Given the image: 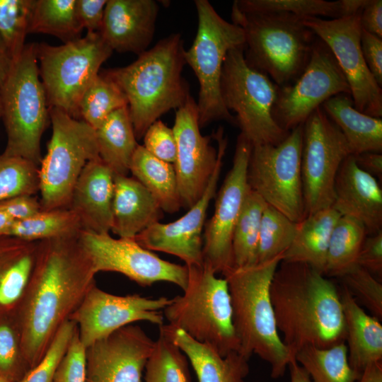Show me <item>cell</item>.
<instances>
[{
  "mask_svg": "<svg viewBox=\"0 0 382 382\" xmlns=\"http://www.w3.org/2000/svg\"><path fill=\"white\" fill-rule=\"evenodd\" d=\"M79 236L39 243L36 261L16 314L30 369L39 362L59 327L96 284V274Z\"/></svg>",
  "mask_w": 382,
  "mask_h": 382,
  "instance_id": "1",
  "label": "cell"
},
{
  "mask_svg": "<svg viewBox=\"0 0 382 382\" xmlns=\"http://www.w3.org/2000/svg\"><path fill=\"white\" fill-rule=\"evenodd\" d=\"M278 331L290 357L306 347L345 342L342 305L335 285L309 265L282 260L270 286Z\"/></svg>",
  "mask_w": 382,
  "mask_h": 382,
  "instance_id": "2",
  "label": "cell"
},
{
  "mask_svg": "<svg viewBox=\"0 0 382 382\" xmlns=\"http://www.w3.org/2000/svg\"><path fill=\"white\" fill-rule=\"evenodd\" d=\"M185 48L173 33L138 55L132 64L103 71L125 93L137 139L166 112L181 107L191 96L183 78Z\"/></svg>",
  "mask_w": 382,
  "mask_h": 382,
  "instance_id": "3",
  "label": "cell"
},
{
  "mask_svg": "<svg viewBox=\"0 0 382 382\" xmlns=\"http://www.w3.org/2000/svg\"><path fill=\"white\" fill-rule=\"evenodd\" d=\"M283 255L245 267H233L224 274L228 286L233 323L239 353L250 359L257 354L267 361L274 379L284 375L292 359L276 325L270 286Z\"/></svg>",
  "mask_w": 382,
  "mask_h": 382,
  "instance_id": "4",
  "label": "cell"
},
{
  "mask_svg": "<svg viewBox=\"0 0 382 382\" xmlns=\"http://www.w3.org/2000/svg\"><path fill=\"white\" fill-rule=\"evenodd\" d=\"M302 18L288 13H245L233 4L232 23L244 32L247 63L279 87L292 83L309 59L316 35Z\"/></svg>",
  "mask_w": 382,
  "mask_h": 382,
  "instance_id": "5",
  "label": "cell"
},
{
  "mask_svg": "<svg viewBox=\"0 0 382 382\" xmlns=\"http://www.w3.org/2000/svg\"><path fill=\"white\" fill-rule=\"evenodd\" d=\"M183 294L171 299L163 316L174 329H180L196 341L226 357L238 352L226 279L216 277L209 267L189 266Z\"/></svg>",
  "mask_w": 382,
  "mask_h": 382,
  "instance_id": "6",
  "label": "cell"
},
{
  "mask_svg": "<svg viewBox=\"0 0 382 382\" xmlns=\"http://www.w3.org/2000/svg\"><path fill=\"white\" fill-rule=\"evenodd\" d=\"M1 119L6 132L4 154L25 158L38 167L40 140L50 120L35 43L26 44L0 90Z\"/></svg>",
  "mask_w": 382,
  "mask_h": 382,
  "instance_id": "7",
  "label": "cell"
},
{
  "mask_svg": "<svg viewBox=\"0 0 382 382\" xmlns=\"http://www.w3.org/2000/svg\"><path fill=\"white\" fill-rule=\"evenodd\" d=\"M244 48L234 47L225 57L220 84L224 105L236 113L241 133L253 146L277 145L289 132L282 129L273 117L279 86L247 63Z\"/></svg>",
  "mask_w": 382,
  "mask_h": 382,
  "instance_id": "8",
  "label": "cell"
},
{
  "mask_svg": "<svg viewBox=\"0 0 382 382\" xmlns=\"http://www.w3.org/2000/svg\"><path fill=\"white\" fill-rule=\"evenodd\" d=\"M39 74L49 108L80 119V100L112 50L99 33L59 46L35 43Z\"/></svg>",
  "mask_w": 382,
  "mask_h": 382,
  "instance_id": "9",
  "label": "cell"
},
{
  "mask_svg": "<svg viewBox=\"0 0 382 382\" xmlns=\"http://www.w3.org/2000/svg\"><path fill=\"white\" fill-rule=\"evenodd\" d=\"M198 25L191 47L185 51L186 64L193 70L199 84L197 103L199 125L203 127L217 120L236 122L224 105L221 76L228 52L245 46L243 29L224 20L207 0H195Z\"/></svg>",
  "mask_w": 382,
  "mask_h": 382,
  "instance_id": "10",
  "label": "cell"
},
{
  "mask_svg": "<svg viewBox=\"0 0 382 382\" xmlns=\"http://www.w3.org/2000/svg\"><path fill=\"white\" fill-rule=\"evenodd\" d=\"M49 112L52 136L38 168L43 210L69 208L85 166L100 158L94 129L59 109L49 108Z\"/></svg>",
  "mask_w": 382,
  "mask_h": 382,
  "instance_id": "11",
  "label": "cell"
},
{
  "mask_svg": "<svg viewBox=\"0 0 382 382\" xmlns=\"http://www.w3.org/2000/svg\"><path fill=\"white\" fill-rule=\"evenodd\" d=\"M303 125L291 129L277 145L253 146L247 172L250 190L296 223L306 216L301 178Z\"/></svg>",
  "mask_w": 382,
  "mask_h": 382,
  "instance_id": "12",
  "label": "cell"
},
{
  "mask_svg": "<svg viewBox=\"0 0 382 382\" xmlns=\"http://www.w3.org/2000/svg\"><path fill=\"white\" fill-rule=\"evenodd\" d=\"M349 154L341 130L322 107L316 109L303 125L301 178L306 216L332 207L337 173Z\"/></svg>",
  "mask_w": 382,
  "mask_h": 382,
  "instance_id": "13",
  "label": "cell"
},
{
  "mask_svg": "<svg viewBox=\"0 0 382 382\" xmlns=\"http://www.w3.org/2000/svg\"><path fill=\"white\" fill-rule=\"evenodd\" d=\"M342 93L350 96L348 83L328 47L317 37L303 71L292 83L279 87L273 117L290 132L326 100Z\"/></svg>",
  "mask_w": 382,
  "mask_h": 382,
  "instance_id": "14",
  "label": "cell"
},
{
  "mask_svg": "<svg viewBox=\"0 0 382 382\" xmlns=\"http://www.w3.org/2000/svg\"><path fill=\"white\" fill-rule=\"evenodd\" d=\"M361 11L330 20L304 17L302 21L331 51L348 83L354 108L381 117V87L370 72L361 49Z\"/></svg>",
  "mask_w": 382,
  "mask_h": 382,
  "instance_id": "15",
  "label": "cell"
},
{
  "mask_svg": "<svg viewBox=\"0 0 382 382\" xmlns=\"http://www.w3.org/2000/svg\"><path fill=\"white\" fill-rule=\"evenodd\" d=\"M79 240L96 274L118 272L142 286L157 282L175 284L183 291L187 286L188 270L185 265L161 259L134 238H115L109 233L82 231Z\"/></svg>",
  "mask_w": 382,
  "mask_h": 382,
  "instance_id": "16",
  "label": "cell"
},
{
  "mask_svg": "<svg viewBox=\"0 0 382 382\" xmlns=\"http://www.w3.org/2000/svg\"><path fill=\"white\" fill-rule=\"evenodd\" d=\"M252 144L243 134L237 139L231 168L216 195L212 216L204 224L203 265L216 274L233 267L232 238L234 228L250 190L247 172Z\"/></svg>",
  "mask_w": 382,
  "mask_h": 382,
  "instance_id": "17",
  "label": "cell"
},
{
  "mask_svg": "<svg viewBox=\"0 0 382 382\" xmlns=\"http://www.w3.org/2000/svg\"><path fill=\"white\" fill-rule=\"evenodd\" d=\"M171 299H151L138 294L115 295L94 284L71 314L69 320L77 326L79 337L86 348L115 330L137 321L163 324L164 309Z\"/></svg>",
  "mask_w": 382,
  "mask_h": 382,
  "instance_id": "18",
  "label": "cell"
},
{
  "mask_svg": "<svg viewBox=\"0 0 382 382\" xmlns=\"http://www.w3.org/2000/svg\"><path fill=\"white\" fill-rule=\"evenodd\" d=\"M217 141L218 161L202 197L183 216L168 224L157 222L134 238L149 250L161 251L177 256L187 267L203 264V228L211 200L216 195L227 139L220 127L214 134Z\"/></svg>",
  "mask_w": 382,
  "mask_h": 382,
  "instance_id": "19",
  "label": "cell"
},
{
  "mask_svg": "<svg viewBox=\"0 0 382 382\" xmlns=\"http://www.w3.org/2000/svg\"><path fill=\"white\" fill-rule=\"evenodd\" d=\"M175 170L182 207L188 210L202 197L218 161L211 137L202 136L197 103L190 96L175 112Z\"/></svg>",
  "mask_w": 382,
  "mask_h": 382,
  "instance_id": "20",
  "label": "cell"
},
{
  "mask_svg": "<svg viewBox=\"0 0 382 382\" xmlns=\"http://www.w3.org/2000/svg\"><path fill=\"white\" fill-rule=\"evenodd\" d=\"M154 342L132 324L97 340L86 348L85 382H141Z\"/></svg>",
  "mask_w": 382,
  "mask_h": 382,
  "instance_id": "21",
  "label": "cell"
},
{
  "mask_svg": "<svg viewBox=\"0 0 382 382\" xmlns=\"http://www.w3.org/2000/svg\"><path fill=\"white\" fill-rule=\"evenodd\" d=\"M158 9L154 0H108L99 33L112 51L139 55L153 40Z\"/></svg>",
  "mask_w": 382,
  "mask_h": 382,
  "instance_id": "22",
  "label": "cell"
},
{
  "mask_svg": "<svg viewBox=\"0 0 382 382\" xmlns=\"http://www.w3.org/2000/svg\"><path fill=\"white\" fill-rule=\"evenodd\" d=\"M332 207L364 224L367 234L381 231L382 190L376 178L357 165L354 155L342 161L334 185Z\"/></svg>",
  "mask_w": 382,
  "mask_h": 382,
  "instance_id": "23",
  "label": "cell"
},
{
  "mask_svg": "<svg viewBox=\"0 0 382 382\" xmlns=\"http://www.w3.org/2000/svg\"><path fill=\"white\" fill-rule=\"evenodd\" d=\"M113 193L112 171L100 158L90 161L75 185L69 206L79 218L83 231L109 233Z\"/></svg>",
  "mask_w": 382,
  "mask_h": 382,
  "instance_id": "24",
  "label": "cell"
},
{
  "mask_svg": "<svg viewBox=\"0 0 382 382\" xmlns=\"http://www.w3.org/2000/svg\"><path fill=\"white\" fill-rule=\"evenodd\" d=\"M112 213L111 231L127 238H134L163 216L157 200L141 183L119 175H114Z\"/></svg>",
  "mask_w": 382,
  "mask_h": 382,
  "instance_id": "25",
  "label": "cell"
},
{
  "mask_svg": "<svg viewBox=\"0 0 382 382\" xmlns=\"http://www.w3.org/2000/svg\"><path fill=\"white\" fill-rule=\"evenodd\" d=\"M39 243L0 236V316L17 314L36 261Z\"/></svg>",
  "mask_w": 382,
  "mask_h": 382,
  "instance_id": "26",
  "label": "cell"
},
{
  "mask_svg": "<svg viewBox=\"0 0 382 382\" xmlns=\"http://www.w3.org/2000/svg\"><path fill=\"white\" fill-rule=\"evenodd\" d=\"M340 298L349 364L361 376L367 366L382 361V325L362 309L344 285Z\"/></svg>",
  "mask_w": 382,
  "mask_h": 382,
  "instance_id": "27",
  "label": "cell"
},
{
  "mask_svg": "<svg viewBox=\"0 0 382 382\" xmlns=\"http://www.w3.org/2000/svg\"><path fill=\"white\" fill-rule=\"evenodd\" d=\"M173 340L190 362L198 382H245L249 359L238 352L222 357L180 329L173 328Z\"/></svg>",
  "mask_w": 382,
  "mask_h": 382,
  "instance_id": "28",
  "label": "cell"
},
{
  "mask_svg": "<svg viewBox=\"0 0 382 382\" xmlns=\"http://www.w3.org/2000/svg\"><path fill=\"white\" fill-rule=\"evenodd\" d=\"M341 216L332 207L306 215L298 223L294 238L282 260L306 264L324 274L330 238Z\"/></svg>",
  "mask_w": 382,
  "mask_h": 382,
  "instance_id": "29",
  "label": "cell"
},
{
  "mask_svg": "<svg viewBox=\"0 0 382 382\" xmlns=\"http://www.w3.org/2000/svg\"><path fill=\"white\" fill-rule=\"evenodd\" d=\"M339 127L348 144L351 154L382 151V120L357 110L347 94H339L321 106Z\"/></svg>",
  "mask_w": 382,
  "mask_h": 382,
  "instance_id": "30",
  "label": "cell"
},
{
  "mask_svg": "<svg viewBox=\"0 0 382 382\" xmlns=\"http://www.w3.org/2000/svg\"><path fill=\"white\" fill-rule=\"evenodd\" d=\"M95 132L100 158L114 175H127L139 146L128 106L111 113Z\"/></svg>",
  "mask_w": 382,
  "mask_h": 382,
  "instance_id": "31",
  "label": "cell"
},
{
  "mask_svg": "<svg viewBox=\"0 0 382 382\" xmlns=\"http://www.w3.org/2000/svg\"><path fill=\"white\" fill-rule=\"evenodd\" d=\"M129 173L154 197L163 212L173 214L182 208L173 164L156 158L139 144Z\"/></svg>",
  "mask_w": 382,
  "mask_h": 382,
  "instance_id": "32",
  "label": "cell"
},
{
  "mask_svg": "<svg viewBox=\"0 0 382 382\" xmlns=\"http://www.w3.org/2000/svg\"><path fill=\"white\" fill-rule=\"evenodd\" d=\"M76 0H35L28 34L53 35L64 44L81 37L83 30L76 11Z\"/></svg>",
  "mask_w": 382,
  "mask_h": 382,
  "instance_id": "33",
  "label": "cell"
},
{
  "mask_svg": "<svg viewBox=\"0 0 382 382\" xmlns=\"http://www.w3.org/2000/svg\"><path fill=\"white\" fill-rule=\"evenodd\" d=\"M295 359L307 371L312 382H357L361 376L349 364L345 342L328 348L304 347Z\"/></svg>",
  "mask_w": 382,
  "mask_h": 382,
  "instance_id": "34",
  "label": "cell"
},
{
  "mask_svg": "<svg viewBox=\"0 0 382 382\" xmlns=\"http://www.w3.org/2000/svg\"><path fill=\"white\" fill-rule=\"evenodd\" d=\"M366 236L362 223L350 216H341L330 238L324 274L341 277L357 265Z\"/></svg>",
  "mask_w": 382,
  "mask_h": 382,
  "instance_id": "35",
  "label": "cell"
},
{
  "mask_svg": "<svg viewBox=\"0 0 382 382\" xmlns=\"http://www.w3.org/2000/svg\"><path fill=\"white\" fill-rule=\"evenodd\" d=\"M173 328L159 326V335L145 365V382H191L188 359L173 340Z\"/></svg>",
  "mask_w": 382,
  "mask_h": 382,
  "instance_id": "36",
  "label": "cell"
},
{
  "mask_svg": "<svg viewBox=\"0 0 382 382\" xmlns=\"http://www.w3.org/2000/svg\"><path fill=\"white\" fill-rule=\"evenodd\" d=\"M79 218L69 208L41 209L33 216L14 221L7 236L30 241L79 236L82 231Z\"/></svg>",
  "mask_w": 382,
  "mask_h": 382,
  "instance_id": "37",
  "label": "cell"
},
{
  "mask_svg": "<svg viewBox=\"0 0 382 382\" xmlns=\"http://www.w3.org/2000/svg\"><path fill=\"white\" fill-rule=\"evenodd\" d=\"M267 206L266 202L250 188L233 231V267H245L257 264L260 224Z\"/></svg>",
  "mask_w": 382,
  "mask_h": 382,
  "instance_id": "38",
  "label": "cell"
},
{
  "mask_svg": "<svg viewBox=\"0 0 382 382\" xmlns=\"http://www.w3.org/2000/svg\"><path fill=\"white\" fill-rule=\"evenodd\" d=\"M126 106L128 102L123 91L102 72L84 92L79 103V117L96 129L111 113Z\"/></svg>",
  "mask_w": 382,
  "mask_h": 382,
  "instance_id": "39",
  "label": "cell"
},
{
  "mask_svg": "<svg viewBox=\"0 0 382 382\" xmlns=\"http://www.w3.org/2000/svg\"><path fill=\"white\" fill-rule=\"evenodd\" d=\"M236 7L245 13H279L298 17H329L332 19L347 16L343 0H237Z\"/></svg>",
  "mask_w": 382,
  "mask_h": 382,
  "instance_id": "40",
  "label": "cell"
},
{
  "mask_svg": "<svg viewBox=\"0 0 382 382\" xmlns=\"http://www.w3.org/2000/svg\"><path fill=\"white\" fill-rule=\"evenodd\" d=\"M297 224L267 204L260 224L257 264L283 255L294 238Z\"/></svg>",
  "mask_w": 382,
  "mask_h": 382,
  "instance_id": "41",
  "label": "cell"
},
{
  "mask_svg": "<svg viewBox=\"0 0 382 382\" xmlns=\"http://www.w3.org/2000/svg\"><path fill=\"white\" fill-rule=\"evenodd\" d=\"M35 0H0V40L14 61L25 46Z\"/></svg>",
  "mask_w": 382,
  "mask_h": 382,
  "instance_id": "42",
  "label": "cell"
},
{
  "mask_svg": "<svg viewBox=\"0 0 382 382\" xmlns=\"http://www.w3.org/2000/svg\"><path fill=\"white\" fill-rule=\"evenodd\" d=\"M29 370L17 315L0 316V378L19 382Z\"/></svg>",
  "mask_w": 382,
  "mask_h": 382,
  "instance_id": "43",
  "label": "cell"
},
{
  "mask_svg": "<svg viewBox=\"0 0 382 382\" xmlns=\"http://www.w3.org/2000/svg\"><path fill=\"white\" fill-rule=\"evenodd\" d=\"M38 166L16 156L0 154V202L39 191Z\"/></svg>",
  "mask_w": 382,
  "mask_h": 382,
  "instance_id": "44",
  "label": "cell"
},
{
  "mask_svg": "<svg viewBox=\"0 0 382 382\" xmlns=\"http://www.w3.org/2000/svg\"><path fill=\"white\" fill-rule=\"evenodd\" d=\"M76 330L74 321L66 320L57 331L39 362L19 382H53L57 369Z\"/></svg>",
  "mask_w": 382,
  "mask_h": 382,
  "instance_id": "45",
  "label": "cell"
},
{
  "mask_svg": "<svg viewBox=\"0 0 382 382\" xmlns=\"http://www.w3.org/2000/svg\"><path fill=\"white\" fill-rule=\"evenodd\" d=\"M343 285L378 319L382 318V284L373 274L356 265L341 277Z\"/></svg>",
  "mask_w": 382,
  "mask_h": 382,
  "instance_id": "46",
  "label": "cell"
},
{
  "mask_svg": "<svg viewBox=\"0 0 382 382\" xmlns=\"http://www.w3.org/2000/svg\"><path fill=\"white\" fill-rule=\"evenodd\" d=\"M146 150L156 158L173 164L176 158V141L173 130L158 120L152 123L144 137Z\"/></svg>",
  "mask_w": 382,
  "mask_h": 382,
  "instance_id": "47",
  "label": "cell"
},
{
  "mask_svg": "<svg viewBox=\"0 0 382 382\" xmlns=\"http://www.w3.org/2000/svg\"><path fill=\"white\" fill-rule=\"evenodd\" d=\"M86 347L76 330L54 376L53 382H85Z\"/></svg>",
  "mask_w": 382,
  "mask_h": 382,
  "instance_id": "48",
  "label": "cell"
},
{
  "mask_svg": "<svg viewBox=\"0 0 382 382\" xmlns=\"http://www.w3.org/2000/svg\"><path fill=\"white\" fill-rule=\"evenodd\" d=\"M357 265L373 275L382 276V230L366 237L357 260Z\"/></svg>",
  "mask_w": 382,
  "mask_h": 382,
  "instance_id": "49",
  "label": "cell"
},
{
  "mask_svg": "<svg viewBox=\"0 0 382 382\" xmlns=\"http://www.w3.org/2000/svg\"><path fill=\"white\" fill-rule=\"evenodd\" d=\"M382 38L361 29L360 43L366 64L378 83L382 85Z\"/></svg>",
  "mask_w": 382,
  "mask_h": 382,
  "instance_id": "50",
  "label": "cell"
},
{
  "mask_svg": "<svg viewBox=\"0 0 382 382\" xmlns=\"http://www.w3.org/2000/svg\"><path fill=\"white\" fill-rule=\"evenodd\" d=\"M108 0H76V11L78 20L87 33H99Z\"/></svg>",
  "mask_w": 382,
  "mask_h": 382,
  "instance_id": "51",
  "label": "cell"
},
{
  "mask_svg": "<svg viewBox=\"0 0 382 382\" xmlns=\"http://www.w3.org/2000/svg\"><path fill=\"white\" fill-rule=\"evenodd\" d=\"M41 209L40 200L34 195H18L0 202V211L14 221L28 219Z\"/></svg>",
  "mask_w": 382,
  "mask_h": 382,
  "instance_id": "52",
  "label": "cell"
},
{
  "mask_svg": "<svg viewBox=\"0 0 382 382\" xmlns=\"http://www.w3.org/2000/svg\"><path fill=\"white\" fill-rule=\"evenodd\" d=\"M361 29L382 38V1L369 0L360 13Z\"/></svg>",
  "mask_w": 382,
  "mask_h": 382,
  "instance_id": "53",
  "label": "cell"
},
{
  "mask_svg": "<svg viewBox=\"0 0 382 382\" xmlns=\"http://www.w3.org/2000/svg\"><path fill=\"white\" fill-rule=\"evenodd\" d=\"M357 165L375 178L382 179V155L377 152H363L354 155Z\"/></svg>",
  "mask_w": 382,
  "mask_h": 382,
  "instance_id": "54",
  "label": "cell"
},
{
  "mask_svg": "<svg viewBox=\"0 0 382 382\" xmlns=\"http://www.w3.org/2000/svg\"><path fill=\"white\" fill-rule=\"evenodd\" d=\"M357 382H382V361L367 366Z\"/></svg>",
  "mask_w": 382,
  "mask_h": 382,
  "instance_id": "55",
  "label": "cell"
},
{
  "mask_svg": "<svg viewBox=\"0 0 382 382\" xmlns=\"http://www.w3.org/2000/svg\"><path fill=\"white\" fill-rule=\"evenodd\" d=\"M13 62V59L0 40V90L6 79Z\"/></svg>",
  "mask_w": 382,
  "mask_h": 382,
  "instance_id": "56",
  "label": "cell"
},
{
  "mask_svg": "<svg viewBox=\"0 0 382 382\" xmlns=\"http://www.w3.org/2000/svg\"><path fill=\"white\" fill-rule=\"evenodd\" d=\"M288 367L290 371V382H312L307 371L295 359L289 361Z\"/></svg>",
  "mask_w": 382,
  "mask_h": 382,
  "instance_id": "57",
  "label": "cell"
},
{
  "mask_svg": "<svg viewBox=\"0 0 382 382\" xmlns=\"http://www.w3.org/2000/svg\"><path fill=\"white\" fill-rule=\"evenodd\" d=\"M13 222L10 216L0 211V236H7Z\"/></svg>",
  "mask_w": 382,
  "mask_h": 382,
  "instance_id": "58",
  "label": "cell"
},
{
  "mask_svg": "<svg viewBox=\"0 0 382 382\" xmlns=\"http://www.w3.org/2000/svg\"><path fill=\"white\" fill-rule=\"evenodd\" d=\"M0 382H11V381H7V380H5V379H3V378H0Z\"/></svg>",
  "mask_w": 382,
  "mask_h": 382,
  "instance_id": "59",
  "label": "cell"
},
{
  "mask_svg": "<svg viewBox=\"0 0 382 382\" xmlns=\"http://www.w3.org/2000/svg\"><path fill=\"white\" fill-rule=\"evenodd\" d=\"M1 119V100H0V120Z\"/></svg>",
  "mask_w": 382,
  "mask_h": 382,
  "instance_id": "60",
  "label": "cell"
},
{
  "mask_svg": "<svg viewBox=\"0 0 382 382\" xmlns=\"http://www.w3.org/2000/svg\"><path fill=\"white\" fill-rule=\"evenodd\" d=\"M255 382H260V381H255Z\"/></svg>",
  "mask_w": 382,
  "mask_h": 382,
  "instance_id": "61",
  "label": "cell"
}]
</instances>
